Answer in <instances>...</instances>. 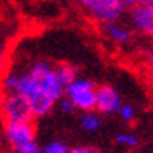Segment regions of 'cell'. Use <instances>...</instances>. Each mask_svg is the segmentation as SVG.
Instances as JSON below:
<instances>
[{
    "instance_id": "cell-1",
    "label": "cell",
    "mask_w": 153,
    "mask_h": 153,
    "mask_svg": "<svg viewBox=\"0 0 153 153\" xmlns=\"http://www.w3.org/2000/svg\"><path fill=\"white\" fill-rule=\"evenodd\" d=\"M5 91H16L28 100L33 117H47L64 97V88L55 77L53 64L48 60H35L22 71H7L2 79Z\"/></svg>"
},
{
    "instance_id": "cell-2",
    "label": "cell",
    "mask_w": 153,
    "mask_h": 153,
    "mask_svg": "<svg viewBox=\"0 0 153 153\" xmlns=\"http://www.w3.org/2000/svg\"><path fill=\"white\" fill-rule=\"evenodd\" d=\"M76 2L90 19L103 26L108 22L120 21L127 10L122 0H76Z\"/></svg>"
},
{
    "instance_id": "cell-3",
    "label": "cell",
    "mask_w": 153,
    "mask_h": 153,
    "mask_svg": "<svg viewBox=\"0 0 153 153\" xmlns=\"http://www.w3.org/2000/svg\"><path fill=\"white\" fill-rule=\"evenodd\" d=\"M0 117L4 120V124L35 122L28 100L16 91H5L4 93V97L0 100Z\"/></svg>"
},
{
    "instance_id": "cell-4",
    "label": "cell",
    "mask_w": 153,
    "mask_h": 153,
    "mask_svg": "<svg viewBox=\"0 0 153 153\" xmlns=\"http://www.w3.org/2000/svg\"><path fill=\"white\" fill-rule=\"evenodd\" d=\"M64 97L74 105V108L79 112H93L95 110V100H97V84L77 77L74 83H71L67 88H64Z\"/></svg>"
},
{
    "instance_id": "cell-5",
    "label": "cell",
    "mask_w": 153,
    "mask_h": 153,
    "mask_svg": "<svg viewBox=\"0 0 153 153\" xmlns=\"http://www.w3.org/2000/svg\"><path fill=\"white\" fill-rule=\"evenodd\" d=\"M4 138L7 141L10 152L14 153L29 143L36 141L35 122H21V124H4Z\"/></svg>"
},
{
    "instance_id": "cell-6",
    "label": "cell",
    "mask_w": 153,
    "mask_h": 153,
    "mask_svg": "<svg viewBox=\"0 0 153 153\" xmlns=\"http://www.w3.org/2000/svg\"><path fill=\"white\" fill-rule=\"evenodd\" d=\"M126 12L129 21L127 26L132 29V33H139L143 36L153 35V4L129 7Z\"/></svg>"
},
{
    "instance_id": "cell-7",
    "label": "cell",
    "mask_w": 153,
    "mask_h": 153,
    "mask_svg": "<svg viewBox=\"0 0 153 153\" xmlns=\"http://www.w3.org/2000/svg\"><path fill=\"white\" fill-rule=\"evenodd\" d=\"M122 105L119 91L110 84L97 86V100H95V112L98 115H114L117 114Z\"/></svg>"
},
{
    "instance_id": "cell-8",
    "label": "cell",
    "mask_w": 153,
    "mask_h": 153,
    "mask_svg": "<svg viewBox=\"0 0 153 153\" xmlns=\"http://www.w3.org/2000/svg\"><path fill=\"white\" fill-rule=\"evenodd\" d=\"M105 29V36L114 42L115 45H127V43L132 42L134 38V33L132 29L127 26V24H122L120 21H115V22H108L103 26Z\"/></svg>"
},
{
    "instance_id": "cell-9",
    "label": "cell",
    "mask_w": 153,
    "mask_h": 153,
    "mask_svg": "<svg viewBox=\"0 0 153 153\" xmlns=\"http://www.w3.org/2000/svg\"><path fill=\"white\" fill-rule=\"evenodd\" d=\"M53 71H55L57 81L60 83L62 88H67L71 83H74L77 77H79V69H77L74 64H71V62L57 64V65H53Z\"/></svg>"
},
{
    "instance_id": "cell-10",
    "label": "cell",
    "mask_w": 153,
    "mask_h": 153,
    "mask_svg": "<svg viewBox=\"0 0 153 153\" xmlns=\"http://www.w3.org/2000/svg\"><path fill=\"white\" fill-rule=\"evenodd\" d=\"M79 126L84 132H97L102 127V115H98L97 112H83L79 117Z\"/></svg>"
},
{
    "instance_id": "cell-11",
    "label": "cell",
    "mask_w": 153,
    "mask_h": 153,
    "mask_svg": "<svg viewBox=\"0 0 153 153\" xmlns=\"http://www.w3.org/2000/svg\"><path fill=\"white\" fill-rule=\"evenodd\" d=\"M115 143L120 146H126V148H136V146H139V138L134 132L122 131L115 136Z\"/></svg>"
},
{
    "instance_id": "cell-12",
    "label": "cell",
    "mask_w": 153,
    "mask_h": 153,
    "mask_svg": "<svg viewBox=\"0 0 153 153\" xmlns=\"http://www.w3.org/2000/svg\"><path fill=\"white\" fill-rule=\"evenodd\" d=\"M67 152H69V146L64 141H59V139L48 141L45 146H42V153H67Z\"/></svg>"
},
{
    "instance_id": "cell-13",
    "label": "cell",
    "mask_w": 153,
    "mask_h": 153,
    "mask_svg": "<svg viewBox=\"0 0 153 153\" xmlns=\"http://www.w3.org/2000/svg\"><path fill=\"white\" fill-rule=\"evenodd\" d=\"M117 114L120 115V119H122L124 122H132V120L136 119V108H134L131 103H122Z\"/></svg>"
},
{
    "instance_id": "cell-14",
    "label": "cell",
    "mask_w": 153,
    "mask_h": 153,
    "mask_svg": "<svg viewBox=\"0 0 153 153\" xmlns=\"http://www.w3.org/2000/svg\"><path fill=\"white\" fill-rule=\"evenodd\" d=\"M57 105H59V108L62 110V114H72V112H76V108H74V105L71 103L69 100L65 97H62L59 102H57Z\"/></svg>"
},
{
    "instance_id": "cell-15",
    "label": "cell",
    "mask_w": 153,
    "mask_h": 153,
    "mask_svg": "<svg viewBox=\"0 0 153 153\" xmlns=\"http://www.w3.org/2000/svg\"><path fill=\"white\" fill-rule=\"evenodd\" d=\"M14 153H42V146H40L38 141H33L28 146H24V148H21V150H17Z\"/></svg>"
},
{
    "instance_id": "cell-16",
    "label": "cell",
    "mask_w": 153,
    "mask_h": 153,
    "mask_svg": "<svg viewBox=\"0 0 153 153\" xmlns=\"http://www.w3.org/2000/svg\"><path fill=\"white\" fill-rule=\"evenodd\" d=\"M122 4L126 5V9L136 7V5H150L153 4V0H122Z\"/></svg>"
},
{
    "instance_id": "cell-17",
    "label": "cell",
    "mask_w": 153,
    "mask_h": 153,
    "mask_svg": "<svg viewBox=\"0 0 153 153\" xmlns=\"http://www.w3.org/2000/svg\"><path fill=\"white\" fill-rule=\"evenodd\" d=\"M67 153H102L97 148H90V146H76V148H69Z\"/></svg>"
},
{
    "instance_id": "cell-18",
    "label": "cell",
    "mask_w": 153,
    "mask_h": 153,
    "mask_svg": "<svg viewBox=\"0 0 153 153\" xmlns=\"http://www.w3.org/2000/svg\"><path fill=\"white\" fill-rule=\"evenodd\" d=\"M4 57H5V50H4V43H2V40H0V65H2V62H4Z\"/></svg>"
}]
</instances>
